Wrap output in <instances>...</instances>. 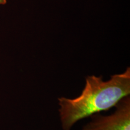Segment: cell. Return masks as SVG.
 I'll return each mask as SVG.
<instances>
[{
  "mask_svg": "<svg viewBox=\"0 0 130 130\" xmlns=\"http://www.w3.org/2000/svg\"><path fill=\"white\" fill-rule=\"evenodd\" d=\"M130 94V68L111 76L107 81L95 75L86 78L81 95L75 98L58 99L60 119L63 130H71L81 119L115 107Z\"/></svg>",
  "mask_w": 130,
  "mask_h": 130,
  "instance_id": "obj_1",
  "label": "cell"
},
{
  "mask_svg": "<svg viewBox=\"0 0 130 130\" xmlns=\"http://www.w3.org/2000/svg\"><path fill=\"white\" fill-rule=\"evenodd\" d=\"M115 107V111L108 116L92 115V121L83 130H130L129 96L122 99Z\"/></svg>",
  "mask_w": 130,
  "mask_h": 130,
  "instance_id": "obj_2",
  "label": "cell"
},
{
  "mask_svg": "<svg viewBox=\"0 0 130 130\" xmlns=\"http://www.w3.org/2000/svg\"><path fill=\"white\" fill-rule=\"evenodd\" d=\"M7 3V0H0V4H5Z\"/></svg>",
  "mask_w": 130,
  "mask_h": 130,
  "instance_id": "obj_3",
  "label": "cell"
}]
</instances>
